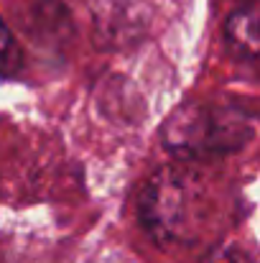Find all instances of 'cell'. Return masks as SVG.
I'll return each mask as SVG.
<instances>
[{"mask_svg":"<svg viewBox=\"0 0 260 263\" xmlns=\"http://www.w3.org/2000/svg\"><path fill=\"white\" fill-rule=\"evenodd\" d=\"M164 146L176 159H209L240 151L253 138V120L235 107L184 105L161 130Z\"/></svg>","mask_w":260,"mask_h":263,"instance_id":"cell-1","label":"cell"},{"mask_svg":"<svg viewBox=\"0 0 260 263\" xmlns=\"http://www.w3.org/2000/svg\"><path fill=\"white\" fill-rule=\"evenodd\" d=\"M196 199H199V181L186 169L164 166L146 181L138 212L146 230L156 240L176 243L186 238Z\"/></svg>","mask_w":260,"mask_h":263,"instance_id":"cell-2","label":"cell"},{"mask_svg":"<svg viewBox=\"0 0 260 263\" xmlns=\"http://www.w3.org/2000/svg\"><path fill=\"white\" fill-rule=\"evenodd\" d=\"M227 41L230 46L243 57H258L260 54V8L240 5L227 18Z\"/></svg>","mask_w":260,"mask_h":263,"instance_id":"cell-3","label":"cell"},{"mask_svg":"<svg viewBox=\"0 0 260 263\" xmlns=\"http://www.w3.org/2000/svg\"><path fill=\"white\" fill-rule=\"evenodd\" d=\"M21 67V49L10 33V28L0 21V77L13 74Z\"/></svg>","mask_w":260,"mask_h":263,"instance_id":"cell-4","label":"cell"}]
</instances>
